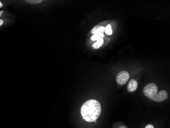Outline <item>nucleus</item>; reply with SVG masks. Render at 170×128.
Listing matches in <instances>:
<instances>
[{
  "label": "nucleus",
  "mask_w": 170,
  "mask_h": 128,
  "mask_svg": "<svg viewBox=\"0 0 170 128\" xmlns=\"http://www.w3.org/2000/svg\"><path fill=\"white\" fill-rule=\"evenodd\" d=\"M158 87L154 83H151L147 85L143 89L144 95L146 97L151 99L158 93Z\"/></svg>",
  "instance_id": "2"
},
{
  "label": "nucleus",
  "mask_w": 170,
  "mask_h": 128,
  "mask_svg": "<svg viewBox=\"0 0 170 128\" xmlns=\"http://www.w3.org/2000/svg\"><path fill=\"white\" fill-rule=\"evenodd\" d=\"M105 31V28L104 27L100 26H97L91 30V33L92 34H95L103 33Z\"/></svg>",
  "instance_id": "6"
},
{
  "label": "nucleus",
  "mask_w": 170,
  "mask_h": 128,
  "mask_svg": "<svg viewBox=\"0 0 170 128\" xmlns=\"http://www.w3.org/2000/svg\"><path fill=\"white\" fill-rule=\"evenodd\" d=\"M3 13V11L0 10V17L2 15Z\"/></svg>",
  "instance_id": "14"
},
{
  "label": "nucleus",
  "mask_w": 170,
  "mask_h": 128,
  "mask_svg": "<svg viewBox=\"0 0 170 128\" xmlns=\"http://www.w3.org/2000/svg\"><path fill=\"white\" fill-rule=\"evenodd\" d=\"M25 1L31 4H37L41 2L43 0H25Z\"/></svg>",
  "instance_id": "10"
},
{
  "label": "nucleus",
  "mask_w": 170,
  "mask_h": 128,
  "mask_svg": "<svg viewBox=\"0 0 170 128\" xmlns=\"http://www.w3.org/2000/svg\"><path fill=\"white\" fill-rule=\"evenodd\" d=\"M145 128H154V126L151 124H149L145 127Z\"/></svg>",
  "instance_id": "11"
},
{
  "label": "nucleus",
  "mask_w": 170,
  "mask_h": 128,
  "mask_svg": "<svg viewBox=\"0 0 170 128\" xmlns=\"http://www.w3.org/2000/svg\"><path fill=\"white\" fill-rule=\"evenodd\" d=\"M168 98V93L166 90H162L160 91L159 93L151 98V100L155 101L156 102H162L165 101Z\"/></svg>",
  "instance_id": "4"
},
{
  "label": "nucleus",
  "mask_w": 170,
  "mask_h": 128,
  "mask_svg": "<svg viewBox=\"0 0 170 128\" xmlns=\"http://www.w3.org/2000/svg\"><path fill=\"white\" fill-rule=\"evenodd\" d=\"M129 78L130 75L127 71H121L116 77V82L119 85H123L128 82Z\"/></svg>",
  "instance_id": "3"
},
{
  "label": "nucleus",
  "mask_w": 170,
  "mask_h": 128,
  "mask_svg": "<svg viewBox=\"0 0 170 128\" xmlns=\"http://www.w3.org/2000/svg\"><path fill=\"white\" fill-rule=\"evenodd\" d=\"M103 44V38H101L97 40L96 42H95L94 44L92 45L93 48L94 49H97V48H99Z\"/></svg>",
  "instance_id": "7"
},
{
  "label": "nucleus",
  "mask_w": 170,
  "mask_h": 128,
  "mask_svg": "<svg viewBox=\"0 0 170 128\" xmlns=\"http://www.w3.org/2000/svg\"><path fill=\"white\" fill-rule=\"evenodd\" d=\"M105 32L106 34L108 35H111L113 33V31L111 29V26L110 25H107L105 28Z\"/></svg>",
  "instance_id": "9"
},
{
  "label": "nucleus",
  "mask_w": 170,
  "mask_h": 128,
  "mask_svg": "<svg viewBox=\"0 0 170 128\" xmlns=\"http://www.w3.org/2000/svg\"><path fill=\"white\" fill-rule=\"evenodd\" d=\"M101 112V107L99 102L95 100H90L82 105L81 113L85 121L92 122L97 120Z\"/></svg>",
  "instance_id": "1"
},
{
  "label": "nucleus",
  "mask_w": 170,
  "mask_h": 128,
  "mask_svg": "<svg viewBox=\"0 0 170 128\" xmlns=\"http://www.w3.org/2000/svg\"><path fill=\"white\" fill-rule=\"evenodd\" d=\"M138 87V83L135 79H131L128 83L127 89L129 93H134Z\"/></svg>",
  "instance_id": "5"
},
{
  "label": "nucleus",
  "mask_w": 170,
  "mask_h": 128,
  "mask_svg": "<svg viewBox=\"0 0 170 128\" xmlns=\"http://www.w3.org/2000/svg\"><path fill=\"white\" fill-rule=\"evenodd\" d=\"M3 23H4V21H3L2 19H0V26L2 25Z\"/></svg>",
  "instance_id": "12"
},
{
  "label": "nucleus",
  "mask_w": 170,
  "mask_h": 128,
  "mask_svg": "<svg viewBox=\"0 0 170 128\" xmlns=\"http://www.w3.org/2000/svg\"><path fill=\"white\" fill-rule=\"evenodd\" d=\"M2 7H3L2 3H1V1H0V8H2Z\"/></svg>",
  "instance_id": "13"
},
{
  "label": "nucleus",
  "mask_w": 170,
  "mask_h": 128,
  "mask_svg": "<svg viewBox=\"0 0 170 128\" xmlns=\"http://www.w3.org/2000/svg\"><path fill=\"white\" fill-rule=\"evenodd\" d=\"M104 34L103 33H98L93 34V35L91 37V39L92 41H95L99 39L100 38L104 37Z\"/></svg>",
  "instance_id": "8"
}]
</instances>
